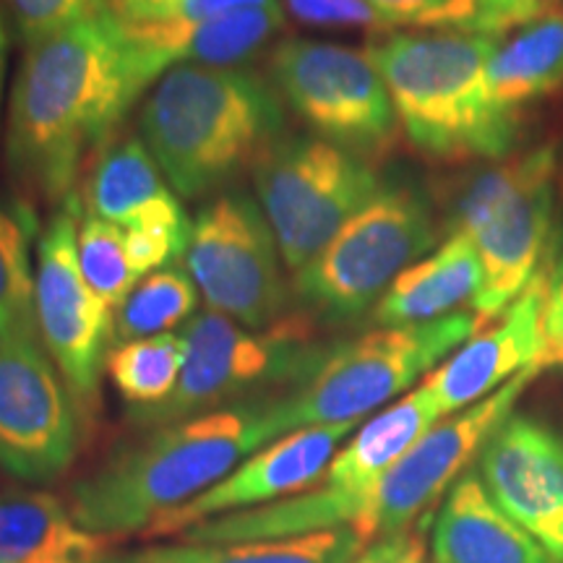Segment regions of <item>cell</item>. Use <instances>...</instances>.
<instances>
[{
  "mask_svg": "<svg viewBox=\"0 0 563 563\" xmlns=\"http://www.w3.org/2000/svg\"><path fill=\"white\" fill-rule=\"evenodd\" d=\"M146 87L123 24L87 19L26 47L11 89L5 159L32 199L66 203L89 154L108 139Z\"/></svg>",
  "mask_w": 563,
  "mask_h": 563,
  "instance_id": "cell-1",
  "label": "cell"
},
{
  "mask_svg": "<svg viewBox=\"0 0 563 563\" xmlns=\"http://www.w3.org/2000/svg\"><path fill=\"white\" fill-rule=\"evenodd\" d=\"M272 407L274 399H256L159 428L81 477L70 488V514L84 530L110 538L146 532L279 439Z\"/></svg>",
  "mask_w": 563,
  "mask_h": 563,
  "instance_id": "cell-2",
  "label": "cell"
},
{
  "mask_svg": "<svg viewBox=\"0 0 563 563\" xmlns=\"http://www.w3.org/2000/svg\"><path fill=\"white\" fill-rule=\"evenodd\" d=\"M285 123L272 81L211 66L167 70L139 115L141 141L183 199H201L253 170Z\"/></svg>",
  "mask_w": 563,
  "mask_h": 563,
  "instance_id": "cell-3",
  "label": "cell"
},
{
  "mask_svg": "<svg viewBox=\"0 0 563 563\" xmlns=\"http://www.w3.org/2000/svg\"><path fill=\"white\" fill-rule=\"evenodd\" d=\"M498 40L475 32L386 34L368 55L389 89L399 129L426 157L504 159L519 141V118L485 81Z\"/></svg>",
  "mask_w": 563,
  "mask_h": 563,
  "instance_id": "cell-4",
  "label": "cell"
},
{
  "mask_svg": "<svg viewBox=\"0 0 563 563\" xmlns=\"http://www.w3.org/2000/svg\"><path fill=\"white\" fill-rule=\"evenodd\" d=\"M555 170L551 146L464 175L443 196L446 232L475 243L483 287L473 313L485 323L498 319L538 277L553 235Z\"/></svg>",
  "mask_w": 563,
  "mask_h": 563,
  "instance_id": "cell-5",
  "label": "cell"
},
{
  "mask_svg": "<svg viewBox=\"0 0 563 563\" xmlns=\"http://www.w3.org/2000/svg\"><path fill=\"white\" fill-rule=\"evenodd\" d=\"M481 329L475 313L456 311L428 323L382 327L327 352L298 391L274 399L277 435L311 426L361 422L363 415L439 368Z\"/></svg>",
  "mask_w": 563,
  "mask_h": 563,
  "instance_id": "cell-6",
  "label": "cell"
},
{
  "mask_svg": "<svg viewBox=\"0 0 563 563\" xmlns=\"http://www.w3.org/2000/svg\"><path fill=\"white\" fill-rule=\"evenodd\" d=\"M251 173L282 262L295 274L384 188L368 159L316 136H282Z\"/></svg>",
  "mask_w": 563,
  "mask_h": 563,
  "instance_id": "cell-7",
  "label": "cell"
},
{
  "mask_svg": "<svg viewBox=\"0 0 563 563\" xmlns=\"http://www.w3.org/2000/svg\"><path fill=\"white\" fill-rule=\"evenodd\" d=\"M431 203L405 186H384L368 207L295 274L292 295L306 311L350 321L368 311L410 264L435 245Z\"/></svg>",
  "mask_w": 563,
  "mask_h": 563,
  "instance_id": "cell-8",
  "label": "cell"
},
{
  "mask_svg": "<svg viewBox=\"0 0 563 563\" xmlns=\"http://www.w3.org/2000/svg\"><path fill=\"white\" fill-rule=\"evenodd\" d=\"M186 365L173 397L152 410H133L141 426L196 418L238 394L279 382H306L323 352L308 342L306 323L287 316L269 329L238 327L217 311H201L183 329Z\"/></svg>",
  "mask_w": 563,
  "mask_h": 563,
  "instance_id": "cell-9",
  "label": "cell"
},
{
  "mask_svg": "<svg viewBox=\"0 0 563 563\" xmlns=\"http://www.w3.org/2000/svg\"><path fill=\"white\" fill-rule=\"evenodd\" d=\"M269 74L282 100L321 139L368 162L397 144V110L365 53L334 42L285 40L269 55Z\"/></svg>",
  "mask_w": 563,
  "mask_h": 563,
  "instance_id": "cell-10",
  "label": "cell"
},
{
  "mask_svg": "<svg viewBox=\"0 0 563 563\" xmlns=\"http://www.w3.org/2000/svg\"><path fill=\"white\" fill-rule=\"evenodd\" d=\"M186 266L211 311L249 329H269L285 319L290 290L277 238L262 203L249 194L228 191L201 207Z\"/></svg>",
  "mask_w": 563,
  "mask_h": 563,
  "instance_id": "cell-11",
  "label": "cell"
},
{
  "mask_svg": "<svg viewBox=\"0 0 563 563\" xmlns=\"http://www.w3.org/2000/svg\"><path fill=\"white\" fill-rule=\"evenodd\" d=\"M84 203L70 196L47 222L37 243L34 306L40 340L58 365L74 402L89 407L115 340L112 308L84 279L79 264V220Z\"/></svg>",
  "mask_w": 563,
  "mask_h": 563,
  "instance_id": "cell-12",
  "label": "cell"
},
{
  "mask_svg": "<svg viewBox=\"0 0 563 563\" xmlns=\"http://www.w3.org/2000/svg\"><path fill=\"white\" fill-rule=\"evenodd\" d=\"M538 368H525L509 384L493 391L490 397L435 422L422 439L373 485L357 519L350 527L365 543L382 540L386 534L410 530V525L428 506L435 504L470 462L481 454L485 441L511 415L514 402L527 384L538 376Z\"/></svg>",
  "mask_w": 563,
  "mask_h": 563,
  "instance_id": "cell-13",
  "label": "cell"
},
{
  "mask_svg": "<svg viewBox=\"0 0 563 563\" xmlns=\"http://www.w3.org/2000/svg\"><path fill=\"white\" fill-rule=\"evenodd\" d=\"M76 449V405L51 357L40 344L0 342V467L24 483H51Z\"/></svg>",
  "mask_w": 563,
  "mask_h": 563,
  "instance_id": "cell-14",
  "label": "cell"
},
{
  "mask_svg": "<svg viewBox=\"0 0 563 563\" xmlns=\"http://www.w3.org/2000/svg\"><path fill=\"white\" fill-rule=\"evenodd\" d=\"M357 422H334V426H311L290 431L253 452L228 477L211 485L201 496L170 509L154 522L141 538H170L194 530L207 519L258 509V506L298 496L323 481L336 449L355 431Z\"/></svg>",
  "mask_w": 563,
  "mask_h": 563,
  "instance_id": "cell-15",
  "label": "cell"
},
{
  "mask_svg": "<svg viewBox=\"0 0 563 563\" xmlns=\"http://www.w3.org/2000/svg\"><path fill=\"white\" fill-rule=\"evenodd\" d=\"M477 477L490 501L563 563V435L509 415L481 449Z\"/></svg>",
  "mask_w": 563,
  "mask_h": 563,
  "instance_id": "cell-16",
  "label": "cell"
},
{
  "mask_svg": "<svg viewBox=\"0 0 563 563\" xmlns=\"http://www.w3.org/2000/svg\"><path fill=\"white\" fill-rule=\"evenodd\" d=\"M543 323V274L460 350L426 376V386L441 415H456L490 397L525 368H532L540 352Z\"/></svg>",
  "mask_w": 563,
  "mask_h": 563,
  "instance_id": "cell-17",
  "label": "cell"
},
{
  "mask_svg": "<svg viewBox=\"0 0 563 563\" xmlns=\"http://www.w3.org/2000/svg\"><path fill=\"white\" fill-rule=\"evenodd\" d=\"M285 24V9L232 11L207 21H154L123 24L139 79L150 87L178 66L238 68L269 42Z\"/></svg>",
  "mask_w": 563,
  "mask_h": 563,
  "instance_id": "cell-18",
  "label": "cell"
},
{
  "mask_svg": "<svg viewBox=\"0 0 563 563\" xmlns=\"http://www.w3.org/2000/svg\"><path fill=\"white\" fill-rule=\"evenodd\" d=\"M433 563H555L532 534L490 501L481 477L464 475L435 514Z\"/></svg>",
  "mask_w": 563,
  "mask_h": 563,
  "instance_id": "cell-19",
  "label": "cell"
},
{
  "mask_svg": "<svg viewBox=\"0 0 563 563\" xmlns=\"http://www.w3.org/2000/svg\"><path fill=\"white\" fill-rule=\"evenodd\" d=\"M87 214L123 230L191 228L178 196L159 175L157 159L141 139L112 141L100 152L87 183Z\"/></svg>",
  "mask_w": 563,
  "mask_h": 563,
  "instance_id": "cell-20",
  "label": "cell"
},
{
  "mask_svg": "<svg viewBox=\"0 0 563 563\" xmlns=\"http://www.w3.org/2000/svg\"><path fill=\"white\" fill-rule=\"evenodd\" d=\"M115 538L89 532L51 493L0 498V563H102Z\"/></svg>",
  "mask_w": 563,
  "mask_h": 563,
  "instance_id": "cell-21",
  "label": "cell"
},
{
  "mask_svg": "<svg viewBox=\"0 0 563 563\" xmlns=\"http://www.w3.org/2000/svg\"><path fill=\"white\" fill-rule=\"evenodd\" d=\"M483 287V264L475 243L454 232L426 262L410 266L394 279L376 306L384 327L428 323L452 316L464 302L477 300Z\"/></svg>",
  "mask_w": 563,
  "mask_h": 563,
  "instance_id": "cell-22",
  "label": "cell"
},
{
  "mask_svg": "<svg viewBox=\"0 0 563 563\" xmlns=\"http://www.w3.org/2000/svg\"><path fill=\"white\" fill-rule=\"evenodd\" d=\"M443 418L426 386L405 394L352 435L347 446L334 454L319 485L342 490L365 504L373 485L389 473L402 456Z\"/></svg>",
  "mask_w": 563,
  "mask_h": 563,
  "instance_id": "cell-23",
  "label": "cell"
},
{
  "mask_svg": "<svg viewBox=\"0 0 563 563\" xmlns=\"http://www.w3.org/2000/svg\"><path fill=\"white\" fill-rule=\"evenodd\" d=\"M485 81L493 100L514 115L563 89V11H548L514 30L511 37L498 40Z\"/></svg>",
  "mask_w": 563,
  "mask_h": 563,
  "instance_id": "cell-24",
  "label": "cell"
},
{
  "mask_svg": "<svg viewBox=\"0 0 563 563\" xmlns=\"http://www.w3.org/2000/svg\"><path fill=\"white\" fill-rule=\"evenodd\" d=\"M368 543L350 525L251 543H175L110 553L102 563H352Z\"/></svg>",
  "mask_w": 563,
  "mask_h": 563,
  "instance_id": "cell-25",
  "label": "cell"
},
{
  "mask_svg": "<svg viewBox=\"0 0 563 563\" xmlns=\"http://www.w3.org/2000/svg\"><path fill=\"white\" fill-rule=\"evenodd\" d=\"M34 230L32 207L0 201V342H42L32 274Z\"/></svg>",
  "mask_w": 563,
  "mask_h": 563,
  "instance_id": "cell-26",
  "label": "cell"
},
{
  "mask_svg": "<svg viewBox=\"0 0 563 563\" xmlns=\"http://www.w3.org/2000/svg\"><path fill=\"white\" fill-rule=\"evenodd\" d=\"M186 365L183 334H157L115 344L108 352L104 371L112 386L133 410H152L173 397Z\"/></svg>",
  "mask_w": 563,
  "mask_h": 563,
  "instance_id": "cell-27",
  "label": "cell"
},
{
  "mask_svg": "<svg viewBox=\"0 0 563 563\" xmlns=\"http://www.w3.org/2000/svg\"><path fill=\"white\" fill-rule=\"evenodd\" d=\"M199 292L191 274L167 266L150 274L133 287V292L115 311V340L131 342L144 336L167 334L196 311Z\"/></svg>",
  "mask_w": 563,
  "mask_h": 563,
  "instance_id": "cell-28",
  "label": "cell"
},
{
  "mask_svg": "<svg viewBox=\"0 0 563 563\" xmlns=\"http://www.w3.org/2000/svg\"><path fill=\"white\" fill-rule=\"evenodd\" d=\"M76 245H79V264L87 285L100 295L104 306L118 311L141 282L125 251V230L100 217L84 214Z\"/></svg>",
  "mask_w": 563,
  "mask_h": 563,
  "instance_id": "cell-29",
  "label": "cell"
},
{
  "mask_svg": "<svg viewBox=\"0 0 563 563\" xmlns=\"http://www.w3.org/2000/svg\"><path fill=\"white\" fill-rule=\"evenodd\" d=\"M391 30L415 26L433 32L490 34V19L477 0H368Z\"/></svg>",
  "mask_w": 563,
  "mask_h": 563,
  "instance_id": "cell-30",
  "label": "cell"
},
{
  "mask_svg": "<svg viewBox=\"0 0 563 563\" xmlns=\"http://www.w3.org/2000/svg\"><path fill=\"white\" fill-rule=\"evenodd\" d=\"M112 0H3L26 47L81 21L110 13Z\"/></svg>",
  "mask_w": 563,
  "mask_h": 563,
  "instance_id": "cell-31",
  "label": "cell"
},
{
  "mask_svg": "<svg viewBox=\"0 0 563 563\" xmlns=\"http://www.w3.org/2000/svg\"><path fill=\"white\" fill-rule=\"evenodd\" d=\"M287 11L308 26L327 30H368L389 32L382 13L368 0H285Z\"/></svg>",
  "mask_w": 563,
  "mask_h": 563,
  "instance_id": "cell-32",
  "label": "cell"
},
{
  "mask_svg": "<svg viewBox=\"0 0 563 563\" xmlns=\"http://www.w3.org/2000/svg\"><path fill=\"white\" fill-rule=\"evenodd\" d=\"M490 19V30L496 37H506V32L519 30L530 21L545 16L548 11L559 9L555 0H477Z\"/></svg>",
  "mask_w": 563,
  "mask_h": 563,
  "instance_id": "cell-33",
  "label": "cell"
},
{
  "mask_svg": "<svg viewBox=\"0 0 563 563\" xmlns=\"http://www.w3.org/2000/svg\"><path fill=\"white\" fill-rule=\"evenodd\" d=\"M352 563H426V540L412 530L386 534L373 540Z\"/></svg>",
  "mask_w": 563,
  "mask_h": 563,
  "instance_id": "cell-34",
  "label": "cell"
},
{
  "mask_svg": "<svg viewBox=\"0 0 563 563\" xmlns=\"http://www.w3.org/2000/svg\"><path fill=\"white\" fill-rule=\"evenodd\" d=\"M543 336L563 334V249L555 253L551 266L543 272Z\"/></svg>",
  "mask_w": 563,
  "mask_h": 563,
  "instance_id": "cell-35",
  "label": "cell"
},
{
  "mask_svg": "<svg viewBox=\"0 0 563 563\" xmlns=\"http://www.w3.org/2000/svg\"><path fill=\"white\" fill-rule=\"evenodd\" d=\"M262 5H279V0H178L165 21H207Z\"/></svg>",
  "mask_w": 563,
  "mask_h": 563,
  "instance_id": "cell-36",
  "label": "cell"
},
{
  "mask_svg": "<svg viewBox=\"0 0 563 563\" xmlns=\"http://www.w3.org/2000/svg\"><path fill=\"white\" fill-rule=\"evenodd\" d=\"M178 0H112L110 13L121 24H154L170 16Z\"/></svg>",
  "mask_w": 563,
  "mask_h": 563,
  "instance_id": "cell-37",
  "label": "cell"
},
{
  "mask_svg": "<svg viewBox=\"0 0 563 563\" xmlns=\"http://www.w3.org/2000/svg\"><path fill=\"white\" fill-rule=\"evenodd\" d=\"M534 368L548 371V368H561L563 371V334L553 336H540V352Z\"/></svg>",
  "mask_w": 563,
  "mask_h": 563,
  "instance_id": "cell-38",
  "label": "cell"
},
{
  "mask_svg": "<svg viewBox=\"0 0 563 563\" xmlns=\"http://www.w3.org/2000/svg\"><path fill=\"white\" fill-rule=\"evenodd\" d=\"M5 66H9V32H5L3 11H0V102H3V81H5Z\"/></svg>",
  "mask_w": 563,
  "mask_h": 563,
  "instance_id": "cell-39",
  "label": "cell"
}]
</instances>
